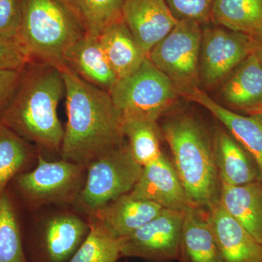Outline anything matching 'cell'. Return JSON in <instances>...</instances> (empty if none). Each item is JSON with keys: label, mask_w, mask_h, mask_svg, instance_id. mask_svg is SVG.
Masks as SVG:
<instances>
[{"label": "cell", "mask_w": 262, "mask_h": 262, "mask_svg": "<svg viewBox=\"0 0 262 262\" xmlns=\"http://www.w3.org/2000/svg\"><path fill=\"white\" fill-rule=\"evenodd\" d=\"M61 70L67 121L60 151L63 160L87 167L125 144L122 118L108 91L84 80L67 66Z\"/></svg>", "instance_id": "6da1fadb"}, {"label": "cell", "mask_w": 262, "mask_h": 262, "mask_svg": "<svg viewBox=\"0 0 262 262\" xmlns=\"http://www.w3.org/2000/svg\"><path fill=\"white\" fill-rule=\"evenodd\" d=\"M208 220L223 262H262V245L219 202L208 210Z\"/></svg>", "instance_id": "4fadbf2b"}, {"label": "cell", "mask_w": 262, "mask_h": 262, "mask_svg": "<svg viewBox=\"0 0 262 262\" xmlns=\"http://www.w3.org/2000/svg\"><path fill=\"white\" fill-rule=\"evenodd\" d=\"M110 94L122 121L138 119L157 122L173 106L180 93L147 58L134 73L117 81Z\"/></svg>", "instance_id": "5b68a950"}, {"label": "cell", "mask_w": 262, "mask_h": 262, "mask_svg": "<svg viewBox=\"0 0 262 262\" xmlns=\"http://www.w3.org/2000/svg\"><path fill=\"white\" fill-rule=\"evenodd\" d=\"M21 70L0 71V111L18 82Z\"/></svg>", "instance_id": "1f68e13d"}, {"label": "cell", "mask_w": 262, "mask_h": 262, "mask_svg": "<svg viewBox=\"0 0 262 262\" xmlns=\"http://www.w3.org/2000/svg\"><path fill=\"white\" fill-rule=\"evenodd\" d=\"M122 130L128 140L127 146L138 163L143 167L160 158V132L157 122L151 120H125Z\"/></svg>", "instance_id": "cb8c5ba5"}, {"label": "cell", "mask_w": 262, "mask_h": 262, "mask_svg": "<svg viewBox=\"0 0 262 262\" xmlns=\"http://www.w3.org/2000/svg\"><path fill=\"white\" fill-rule=\"evenodd\" d=\"M211 21L248 35L262 33V0H214Z\"/></svg>", "instance_id": "603a6c76"}, {"label": "cell", "mask_w": 262, "mask_h": 262, "mask_svg": "<svg viewBox=\"0 0 262 262\" xmlns=\"http://www.w3.org/2000/svg\"><path fill=\"white\" fill-rule=\"evenodd\" d=\"M221 94L232 110L262 114V67L253 53L224 81Z\"/></svg>", "instance_id": "2e32d148"}, {"label": "cell", "mask_w": 262, "mask_h": 262, "mask_svg": "<svg viewBox=\"0 0 262 262\" xmlns=\"http://www.w3.org/2000/svg\"><path fill=\"white\" fill-rule=\"evenodd\" d=\"M0 262H28L14 208L5 192L0 194Z\"/></svg>", "instance_id": "83f0119b"}, {"label": "cell", "mask_w": 262, "mask_h": 262, "mask_svg": "<svg viewBox=\"0 0 262 262\" xmlns=\"http://www.w3.org/2000/svg\"><path fill=\"white\" fill-rule=\"evenodd\" d=\"M142 170L127 144L101 155L88 165L83 187L74 205L81 212L92 215L130 192Z\"/></svg>", "instance_id": "8992f818"}, {"label": "cell", "mask_w": 262, "mask_h": 262, "mask_svg": "<svg viewBox=\"0 0 262 262\" xmlns=\"http://www.w3.org/2000/svg\"><path fill=\"white\" fill-rule=\"evenodd\" d=\"M89 222V233L69 262H117L122 257V239L114 237L97 222Z\"/></svg>", "instance_id": "484cf974"}, {"label": "cell", "mask_w": 262, "mask_h": 262, "mask_svg": "<svg viewBox=\"0 0 262 262\" xmlns=\"http://www.w3.org/2000/svg\"><path fill=\"white\" fill-rule=\"evenodd\" d=\"M63 94L61 68L30 61L0 111V122L39 148L60 151L64 128L57 110Z\"/></svg>", "instance_id": "7a4b0ae2"}, {"label": "cell", "mask_w": 262, "mask_h": 262, "mask_svg": "<svg viewBox=\"0 0 262 262\" xmlns=\"http://www.w3.org/2000/svg\"><path fill=\"white\" fill-rule=\"evenodd\" d=\"M21 24V0H0V37L18 38Z\"/></svg>", "instance_id": "4dcf8cb0"}, {"label": "cell", "mask_w": 262, "mask_h": 262, "mask_svg": "<svg viewBox=\"0 0 262 262\" xmlns=\"http://www.w3.org/2000/svg\"><path fill=\"white\" fill-rule=\"evenodd\" d=\"M64 63L84 80L108 93L118 81L98 36L86 33L66 52Z\"/></svg>", "instance_id": "ac0fdd59"}, {"label": "cell", "mask_w": 262, "mask_h": 262, "mask_svg": "<svg viewBox=\"0 0 262 262\" xmlns=\"http://www.w3.org/2000/svg\"><path fill=\"white\" fill-rule=\"evenodd\" d=\"M213 141L221 183L239 186L262 181L256 161L230 134L220 129L215 133Z\"/></svg>", "instance_id": "d6986e66"}, {"label": "cell", "mask_w": 262, "mask_h": 262, "mask_svg": "<svg viewBox=\"0 0 262 262\" xmlns=\"http://www.w3.org/2000/svg\"><path fill=\"white\" fill-rule=\"evenodd\" d=\"M30 61L18 38L0 37V71L22 70Z\"/></svg>", "instance_id": "f546056e"}, {"label": "cell", "mask_w": 262, "mask_h": 262, "mask_svg": "<svg viewBox=\"0 0 262 262\" xmlns=\"http://www.w3.org/2000/svg\"><path fill=\"white\" fill-rule=\"evenodd\" d=\"M86 33L64 0H21L18 39L32 61L61 68L66 52Z\"/></svg>", "instance_id": "277c9868"}, {"label": "cell", "mask_w": 262, "mask_h": 262, "mask_svg": "<svg viewBox=\"0 0 262 262\" xmlns=\"http://www.w3.org/2000/svg\"><path fill=\"white\" fill-rule=\"evenodd\" d=\"M87 167L63 160L50 162L38 156L34 170L19 176V189L34 206L74 204L84 184Z\"/></svg>", "instance_id": "ba28073f"}, {"label": "cell", "mask_w": 262, "mask_h": 262, "mask_svg": "<svg viewBox=\"0 0 262 262\" xmlns=\"http://www.w3.org/2000/svg\"><path fill=\"white\" fill-rule=\"evenodd\" d=\"M173 16L178 20H191L198 24L211 20L214 0H165Z\"/></svg>", "instance_id": "f1b7e54d"}, {"label": "cell", "mask_w": 262, "mask_h": 262, "mask_svg": "<svg viewBox=\"0 0 262 262\" xmlns=\"http://www.w3.org/2000/svg\"><path fill=\"white\" fill-rule=\"evenodd\" d=\"M183 96L206 108L225 125L256 161L262 176V114L248 116L239 115L215 102L199 88Z\"/></svg>", "instance_id": "5bb4252c"}, {"label": "cell", "mask_w": 262, "mask_h": 262, "mask_svg": "<svg viewBox=\"0 0 262 262\" xmlns=\"http://www.w3.org/2000/svg\"><path fill=\"white\" fill-rule=\"evenodd\" d=\"M29 142L0 122V194L31 158Z\"/></svg>", "instance_id": "4316f807"}, {"label": "cell", "mask_w": 262, "mask_h": 262, "mask_svg": "<svg viewBox=\"0 0 262 262\" xmlns=\"http://www.w3.org/2000/svg\"><path fill=\"white\" fill-rule=\"evenodd\" d=\"M89 231V222L72 213H61L50 219L41 239L43 261L69 262Z\"/></svg>", "instance_id": "e0dca14e"}, {"label": "cell", "mask_w": 262, "mask_h": 262, "mask_svg": "<svg viewBox=\"0 0 262 262\" xmlns=\"http://www.w3.org/2000/svg\"><path fill=\"white\" fill-rule=\"evenodd\" d=\"M251 53V37L224 27L206 28L202 34L200 78L208 87L225 81Z\"/></svg>", "instance_id": "30bf717a"}, {"label": "cell", "mask_w": 262, "mask_h": 262, "mask_svg": "<svg viewBox=\"0 0 262 262\" xmlns=\"http://www.w3.org/2000/svg\"><path fill=\"white\" fill-rule=\"evenodd\" d=\"M98 39L118 80L134 73L148 58L123 19L106 27Z\"/></svg>", "instance_id": "7402d4cb"}, {"label": "cell", "mask_w": 262, "mask_h": 262, "mask_svg": "<svg viewBox=\"0 0 262 262\" xmlns=\"http://www.w3.org/2000/svg\"><path fill=\"white\" fill-rule=\"evenodd\" d=\"M251 37V53L256 57L262 67V33L250 36Z\"/></svg>", "instance_id": "d6a6232c"}, {"label": "cell", "mask_w": 262, "mask_h": 262, "mask_svg": "<svg viewBox=\"0 0 262 262\" xmlns=\"http://www.w3.org/2000/svg\"><path fill=\"white\" fill-rule=\"evenodd\" d=\"M163 207L152 202L136 199L127 193L110 202L89 215L117 238L130 235L159 214Z\"/></svg>", "instance_id": "9a60e30c"}, {"label": "cell", "mask_w": 262, "mask_h": 262, "mask_svg": "<svg viewBox=\"0 0 262 262\" xmlns=\"http://www.w3.org/2000/svg\"><path fill=\"white\" fill-rule=\"evenodd\" d=\"M83 24L88 34L98 36L122 19L125 0H64Z\"/></svg>", "instance_id": "d4e9b609"}, {"label": "cell", "mask_w": 262, "mask_h": 262, "mask_svg": "<svg viewBox=\"0 0 262 262\" xmlns=\"http://www.w3.org/2000/svg\"><path fill=\"white\" fill-rule=\"evenodd\" d=\"M179 261L223 262L206 210L189 206L184 211Z\"/></svg>", "instance_id": "ffe728a7"}, {"label": "cell", "mask_w": 262, "mask_h": 262, "mask_svg": "<svg viewBox=\"0 0 262 262\" xmlns=\"http://www.w3.org/2000/svg\"><path fill=\"white\" fill-rule=\"evenodd\" d=\"M184 211L163 208L153 220L122 237V257L179 260Z\"/></svg>", "instance_id": "9c48e42d"}, {"label": "cell", "mask_w": 262, "mask_h": 262, "mask_svg": "<svg viewBox=\"0 0 262 262\" xmlns=\"http://www.w3.org/2000/svg\"><path fill=\"white\" fill-rule=\"evenodd\" d=\"M128 194L173 211H184L191 206L173 163L163 153L143 167L140 178Z\"/></svg>", "instance_id": "8fae6325"}, {"label": "cell", "mask_w": 262, "mask_h": 262, "mask_svg": "<svg viewBox=\"0 0 262 262\" xmlns=\"http://www.w3.org/2000/svg\"><path fill=\"white\" fill-rule=\"evenodd\" d=\"M162 132L188 201L191 206L208 211L220 201L213 139L201 122L189 115L169 119Z\"/></svg>", "instance_id": "3957f363"}, {"label": "cell", "mask_w": 262, "mask_h": 262, "mask_svg": "<svg viewBox=\"0 0 262 262\" xmlns=\"http://www.w3.org/2000/svg\"><path fill=\"white\" fill-rule=\"evenodd\" d=\"M203 30L191 20H179L168 35L148 54L150 61L168 76L184 95L198 88Z\"/></svg>", "instance_id": "52a82bcc"}, {"label": "cell", "mask_w": 262, "mask_h": 262, "mask_svg": "<svg viewBox=\"0 0 262 262\" xmlns=\"http://www.w3.org/2000/svg\"><path fill=\"white\" fill-rule=\"evenodd\" d=\"M122 16L147 56L179 21L165 0H125Z\"/></svg>", "instance_id": "7c38bea8"}, {"label": "cell", "mask_w": 262, "mask_h": 262, "mask_svg": "<svg viewBox=\"0 0 262 262\" xmlns=\"http://www.w3.org/2000/svg\"><path fill=\"white\" fill-rule=\"evenodd\" d=\"M220 202L262 245V181L239 186L221 183Z\"/></svg>", "instance_id": "44dd1931"}]
</instances>
